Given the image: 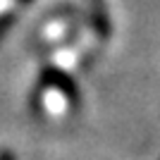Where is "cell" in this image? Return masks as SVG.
<instances>
[{
  "label": "cell",
  "instance_id": "1",
  "mask_svg": "<svg viewBox=\"0 0 160 160\" xmlns=\"http://www.w3.org/2000/svg\"><path fill=\"white\" fill-rule=\"evenodd\" d=\"M41 100H43V110H46L48 115H55V117H58V115H62L67 110V93L60 86H55V84L43 91Z\"/></svg>",
  "mask_w": 160,
  "mask_h": 160
},
{
  "label": "cell",
  "instance_id": "2",
  "mask_svg": "<svg viewBox=\"0 0 160 160\" xmlns=\"http://www.w3.org/2000/svg\"><path fill=\"white\" fill-rule=\"evenodd\" d=\"M14 5H17V0H0V17H2L5 12H10Z\"/></svg>",
  "mask_w": 160,
  "mask_h": 160
}]
</instances>
